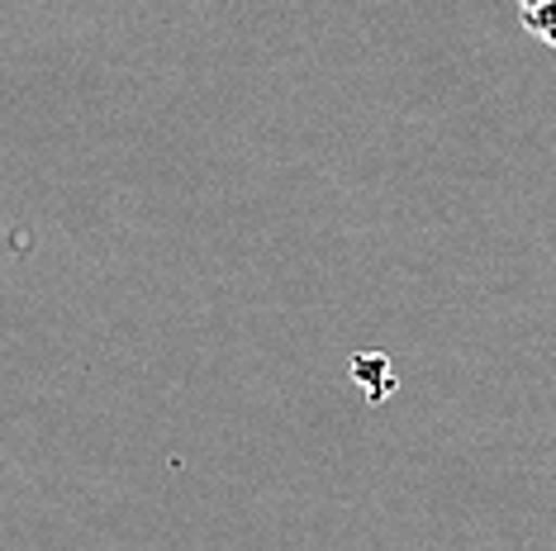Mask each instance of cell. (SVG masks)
<instances>
[{
	"label": "cell",
	"mask_w": 556,
	"mask_h": 551,
	"mask_svg": "<svg viewBox=\"0 0 556 551\" xmlns=\"http://www.w3.org/2000/svg\"><path fill=\"white\" fill-rule=\"evenodd\" d=\"M523 29L533 34L538 43L556 48V0H538L533 10H523Z\"/></svg>",
	"instance_id": "cell-1"
},
{
	"label": "cell",
	"mask_w": 556,
	"mask_h": 551,
	"mask_svg": "<svg viewBox=\"0 0 556 551\" xmlns=\"http://www.w3.org/2000/svg\"><path fill=\"white\" fill-rule=\"evenodd\" d=\"M514 5H518V10H533V5H538V0H514Z\"/></svg>",
	"instance_id": "cell-2"
}]
</instances>
